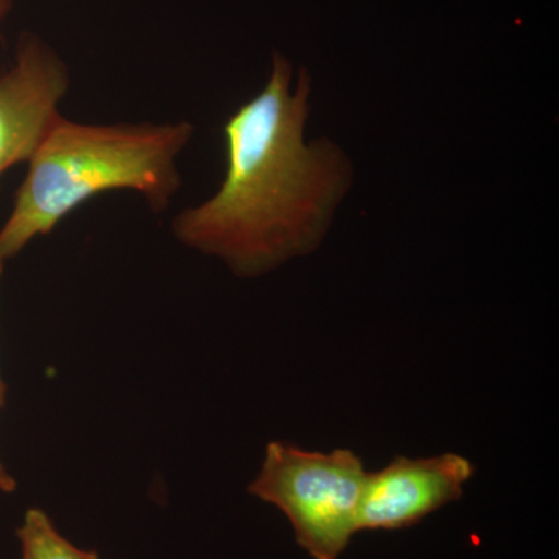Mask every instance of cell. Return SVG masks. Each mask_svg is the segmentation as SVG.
<instances>
[{"instance_id": "obj_8", "label": "cell", "mask_w": 559, "mask_h": 559, "mask_svg": "<svg viewBox=\"0 0 559 559\" xmlns=\"http://www.w3.org/2000/svg\"><path fill=\"white\" fill-rule=\"evenodd\" d=\"M3 267H5V263H2V261H0V280H2ZM5 399H7V385H5V381L2 380V374H0V407H2L3 404H5Z\"/></svg>"}, {"instance_id": "obj_4", "label": "cell", "mask_w": 559, "mask_h": 559, "mask_svg": "<svg viewBox=\"0 0 559 559\" xmlns=\"http://www.w3.org/2000/svg\"><path fill=\"white\" fill-rule=\"evenodd\" d=\"M70 70L60 53L36 33H24L14 60L0 73V178L28 164L62 114Z\"/></svg>"}, {"instance_id": "obj_6", "label": "cell", "mask_w": 559, "mask_h": 559, "mask_svg": "<svg viewBox=\"0 0 559 559\" xmlns=\"http://www.w3.org/2000/svg\"><path fill=\"white\" fill-rule=\"evenodd\" d=\"M16 536L21 543L22 559H100L97 550L81 549L70 543L49 514L40 509L27 510Z\"/></svg>"}, {"instance_id": "obj_7", "label": "cell", "mask_w": 559, "mask_h": 559, "mask_svg": "<svg viewBox=\"0 0 559 559\" xmlns=\"http://www.w3.org/2000/svg\"><path fill=\"white\" fill-rule=\"evenodd\" d=\"M17 488V481L11 476L10 471L5 468L0 460V492H13Z\"/></svg>"}, {"instance_id": "obj_5", "label": "cell", "mask_w": 559, "mask_h": 559, "mask_svg": "<svg viewBox=\"0 0 559 559\" xmlns=\"http://www.w3.org/2000/svg\"><path fill=\"white\" fill-rule=\"evenodd\" d=\"M474 473L471 460L452 452L436 457L393 459L385 468L367 474L358 532L417 525L429 514L462 499Z\"/></svg>"}, {"instance_id": "obj_2", "label": "cell", "mask_w": 559, "mask_h": 559, "mask_svg": "<svg viewBox=\"0 0 559 559\" xmlns=\"http://www.w3.org/2000/svg\"><path fill=\"white\" fill-rule=\"evenodd\" d=\"M193 138L189 120L84 123L61 116L28 160L0 227V261L7 263L109 191H132L151 212H167L182 187L179 157Z\"/></svg>"}, {"instance_id": "obj_3", "label": "cell", "mask_w": 559, "mask_h": 559, "mask_svg": "<svg viewBox=\"0 0 559 559\" xmlns=\"http://www.w3.org/2000/svg\"><path fill=\"white\" fill-rule=\"evenodd\" d=\"M367 474L353 451H305L272 441L249 492L286 514L297 544L312 559H340L358 533Z\"/></svg>"}, {"instance_id": "obj_9", "label": "cell", "mask_w": 559, "mask_h": 559, "mask_svg": "<svg viewBox=\"0 0 559 559\" xmlns=\"http://www.w3.org/2000/svg\"><path fill=\"white\" fill-rule=\"evenodd\" d=\"M11 5H13V0H0V24L5 20L7 14H9Z\"/></svg>"}, {"instance_id": "obj_1", "label": "cell", "mask_w": 559, "mask_h": 559, "mask_svg": "<svg viewBox=\"0 0 559 559\" xmlns=\"http://www.w3.org/2000/svg\"><path fill=\"white\" fill-rule=\"evenodd\" d=\"M272 57L263 91L224 124L226 175L215 194L171 221L173 237L241 278L270 274L314 252L352 189L353 165L329 139L305 143L311 75Z\"/></svg>"}]
</instances>
